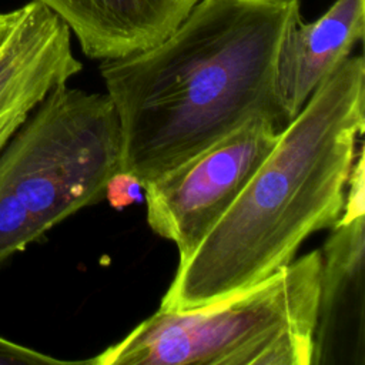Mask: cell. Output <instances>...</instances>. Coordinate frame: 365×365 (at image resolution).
<instances>
[{
	"label": "cell",
	"instance_id": "cell-13",
	"mask_svg": "<svg viewBox=\"0 0 365 365\" xmlns=\"http://www.w3.org/2000/svg\"><path fill=\"white\" fill-rule=\"evenodd\" d=\"M21 14V7L14 9L11 11L0 13V44L4 41V38L9 36L11 29L14 27L16 21L19 20Z\"/></svg>",
	"mask_w": 365,
	"mask_h": 365
},
{
	"label": "cell",
	"instance_id": "cell-11",
	"mask_svg": "<svg viewBox=\"0 0 365 365\" xmlns=\"http://www.w3.org/2000/svg\"><path fill=\"white\" fill-rule=\"evenodd\" d=\"M143 185L140 181L127 173H115L107 184L106 198L115 208H123L140 200Z\"/></svg>",
	"mask_w": 365,
	"mask_h": 365
},
{
	"label": "cell",
	"instance_id": "cell-8",
	"mask_svg": "<svg viewBox=\"0 0 365 365\" xmlns=\"http://www.w3.org/2000/svg\"><path fill=\"white\" fill-rule=\"evenodd\" d=\"M364 33L365 0H335L315 21L299 19L288 30L277 66V98L284 127L349 57Z\"/></svg>",
	"mask_w": 365,
	"mask_h": 365
},
{
	"label": "cell",
	"instance_id": "cell-7",
	"mask_svg": "<svg viewBox=\"0 0 365 365\" xmlns=\"http://www.w3.org/2000/svg\"><path fill=\"white\" fill-rule=\"evenodd\" d=\"M81 68L68 26L53 10L30 0L0 44V117L17 110L30 113Z\"/></svg>",
	"mask_w": 365,
	"mask_h": 365
},
{
	"label": "cell",
	"instance_id": "cell-1",
	"mask_svg": "<svg viewBox=\"0 0 365 365\" xmlns=\"http://www.w3.org/2000/svg\"><path fill=\"white\" fill-rule=\"evenodd\" d=\"M299 19V0H198L157 44L103 60L120 171L144 187L255 117L282 130L278 56Z\"/></svg>",
	"mask_w": 365,
	"mask_h": 365
},
{
	"label": "cell",
	"instance_id": "cell-10",
	"mask_svg": "<svg viewBox=\"0 0 365 365\" xmlns=\"http://www.w3.org/2000/svg\"><path fill=\"white\" fill-rule=\"evenodd\" d=\"M84 361H63L0 336V365H67Z\"/></svg>",
	"mask_w": 365,
	"mask_h": 365
},
{
	"label": "cell",
	"instance_id": "cell-2",
	"mask_svg": "<svg viewBox=\"0 0 365 365\" xmlns=\"http://www.w3.org/2000/svg\"><path fill=\"white\" fill-rule=\"evenodd\" d=\"M365 128V60L348 57L281 131L235 201L178 264L158 309L185 311L247 291L288 265L345 205Z\"/></svg>",
	"mask_w": 365,
	"mask_h": 365
},
{
	"label": "cell",
	"instance_id": "cell-6",
	"mask_svg": "<svg viewBox=\"0 0 365 365\" xmlns=\"http://www.w3.org/2000/svg\"><path fill=\"white\" fill-rule=\"evenodd\" d=\"M354 164L345 205L321 252L311 365H365V168Z\"/></svg>",
	"mask_w": 365,
	"mask_h": 365
},
{
	"label": "cell",
	"instance_id": "cell-14",
	"mask_svg": "<svg viewBox=\"0 0 365 365\" xmlns=\"http://www.w3.org/2000/svg\"><path fill=\"white\" fill-rule=\"evenodd\" d=\"M197 1H198V0H197Z\"/></svg>",
	"mask_w": 365,
	"mask_h": 365
},
{
	"label": "cell",
	"instance_id": "cell-9",
	"mask_svg": "<svg viewBox=\"0 0 365 365\" xmlns=\"http://www.w3.org/2000/svg\"><path fill=\"white\" fill-rule=\"evenodd\" d=\"M53 10L90 58L143 51L165 38L197 0H34Z\"/></svg>",
	"mask_w": 365,
	"mask_h": 365
},
{
	"label": "cell",
	"instance_id": "cell-12",
	"mask_svg": "<svg viewBox=\"0 0 365 365\" xmlns=\"http://www.w3.org/2000/svg\"><path fill=\"white\" fill-rule=\"evenodd\" d=\"M31 113V111H30ZM29 111L17 110L0 117V150L11 137V134L17 130V127L24 121V118L30 114Z\"/></svg>",
	"mask_w": 365,
	"mask_h": 365
},
{
	"label": "cell",
	"instance_id": "cell-4",
	"mask_svg": "<svg viewBox=\"0 0 365 365\" xmlns=\"http://www.w3.org/2000/svg\"><path fill=\"white\" fill-rule=\"evenodd\" d=\"M120 161V121L107 93L61 84L0 150V190L44 237L74 212L104 200Z\"/></svg>",
	"mask_w": 365,
	"mask_h": 365
},
{
	"label": "cell",
	"instance_id": "cell-3",
	"mask_svg": "<svg viewBox=\"0 0 365 365\" xmlns=\"http://www.w3.org/2000/svg\"><path fill=\"white\" fill-rule=\"evenodd\" d=\"M321 252L252 288L185 309H158L91 365H311Z\"/></svg>",
	"mask_w": 365,
	"mask_h": 365
},
{
	"label": "cell",
	"instance_id": "cell-5",
	"mask_svg": "<svg viewBox=\"0 0 365 365\" xmlns=\"http://www.w3.org/2000/svg\"><path fill=\"white\" fill-rule=\"evenodd\" d=\"M267 117H255L143 187L147 222L175 244L178 264L198 247L247 185L279 138Z\"/></svg>",
	"mask_w": 365,
	"mask_h": 365
}]
</instances>
